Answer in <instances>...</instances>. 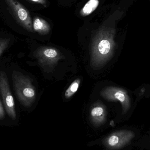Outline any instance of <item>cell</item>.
<instances>
[{
  "label": "cell",
  "mask_w": 150,
  "mask_h": 150,
  "mask_svg": "<svg viewBox=\"0 0 150 150\" xmlns=\"http://www.w3.org/2000/svg\"><path fill=\"white\" fill-rule=\"evenodd\" d=\"M115 30L103 27L93 38L91 47L92 64L96 67L106 63L112 56L115 47Z\"/></svg>",
  "instance_id": "1"
},
{
  "label": "cell",
  "mask_w": 150,
  "mask_h": 150,
  "mask_svg": "<svg viewBox=\"0 0 150 150\" xmlns=\"http://www.w3.org/2000/svg\"><path fill=\"white\" fill-rule=\"evenodd\" d=\"M13 87L20 103L24 106H30L36 98V91L30 79L18 71L12 74Z\"/></svg>",
  "instance_id": "2"
},
{
  "label": "cell",
  "mask_w": 150,
  "mask_h": 150,
  "mask_svg": "<svg viewBox=\"0 0 150 150\" xmlns=\"http://www.w3.org/2000/svg\"><path fill=\"white\" fill-rule=\"evenodd\" d=\"M135 137V134L129 130H122L112 133L104 140L106 147L111 150H117L124 148Z\"/></svg>",
  "instance_id": "3"
},
{
  "label": "cell",
  "mask_w": 150,
  "mask_h": 150,
  "mask_svg": "<svg viewBox=\"0 0 150 150\" xmlns=\"http://www.w3.org/2000/svg\"><path fill=\"white\" fill-rule=\"evenodd\" d=\"M100 95L108 101H119L121 104L123 113H127L131 106V102L127 93L124 89L114 86H109L103 89Z\"/></svg>",
  "instance_id": "4"
},
{
  "label": "cell",
  "mask_w": 150,
  "mask_h": 150,
  "mask_svg": "<svg viewBox=\"0 0 150 150\" xmlns=\"http://www.w3.org/2000/svg\"><path fill=\"white\" fill-rule=\"evenodd\" d=\"M18 22L25 29L30 32H33V23L29 11L24 6L16 0H5Z\"/></svg>",
  "instance_id": "5"
},
{
  "label": "cell",
  "mask_w": 150,
  "mask_h": 150,
  "mask_svg": "<svg viewBox=\"0 0 150 150\" xmlns=\"http://www.w3.org/2000/svg\"><path fill=\"white\" fill-rule=\"evenodd\" d=\"M0 92L6 111L10 116L15 118V102L10 89L8 77L4 72H0Z\"/></svg>",
  "instance_id": "6"
},
{
  "label": "cell",
  "mask_w": 150,
  "mask_h": 150,
  "mask_svg": "<svg viewBox=\"0 0 150 150\" xmlns=\"http://www.w3.org/2000/svg\"><path fill=\"white\" fill-rule=\"evenodd\" d=\"M35 55L41 65L49 67L56 65L62 58L59 51L51 47L39 48L35 52Z\"/></svg>",
  "instance_id": "7"
},
{
  "label": "cell",
  "mask_w": 150,
  "mask_h": 150,
  "mask_svg": "<svg viewBox=\"0 0 150 150\" xmlns=\"http://www.w3.org/2000/svg\"><path fill=\"white\" fill-rule=\"evenodd\" d=\"M106 117L105 107L101 103L94 104L90 112V118L92 122L96 126L102 125L105 121Z\"/></svg>",
  "instance_id": "8"
},
{
  "label": "cell",
  "mask_w": 150,
  "mask_h": 150,
  "mask_svg": "<svg viewBox=\"0 0 150 150\" xmlns=\"http://www.w3.org/2000/svg\"><path fill=\"white\" fill-rule=\"evenodd\" d=\"M33 30L41 35H45L48 33L51 30L50 25L45 19L35 17L33 23Z\"/></svg>",
  "instance_id": "9"
},
{
  "label": "cell",
  "mask_w": 150,
  "mask_h": 150,
  "mask_svg": "<svg viewBox=\"0 0 150 150\" xmlns=\"http://www.w3.org/2000/svg\"><path fill=\"white\" fill-rule=\"evenodd\" d=\"M99 4V0H89L80 11L82 16H86L93 12Z\"/></svg>",
  "instance_id": "10"
},
{
  "label": "cell",
  "mask_w": 150,
  "mask_h": 150,
  "mask_svg": "<svg viewBox=\"0 0 150 150\" xmlns=\"http://www.w3.org/2000/svg\"><path fill=\"white\" fill-rule=\"evenodd\" d=\"M80 82V79H77L72 83L65 92V96L66 98H69L76 93L79 87Z\"/></svg>",
  "instance_id": "11"
},
{
  "label": "cell",
  "mask_w": 150,
  "mask_h": 150,
  "mask_svg": "<svg viewBox=\"0 0 150 150\" xmlns=\"http://www.w3.org/2000/svg\"><path fill=\"white\" fill-rule=\"evenodd\" d=\"M10 42V39H0V56L7 49Z\"/></svg>",
  "instance_id": "12"
},
{
  "label": "cell",
  "mask_w": 150,
  "mask_h": 150,
  "mask_svg": "<svg viewBox=\"0 0 150 150\" xmlns=\"http://www.w3.org/2000/svg\"><path fill=\"white\" fill-rule=\"evenodd\" d=\"M33 2L37 3L40 4H42V5H45L47 4L46 0H30Z\"/></svg>",
  "instance_id": "13"
},
{
  "label": "cell",
  "mask_w": 150,
  "mask_h": 150,
  "mask_svg": "<svg viewBox=\"0 0 150 150\" xmlns=\"http://www.w3.org/2000/svg\"><path fill=\"white\" fill-rule=\"evenodd\" d=\"M4 115V111L3 107L0 100V118L3 117Z\"/></svg>",
  "instance_id": "14"
}]
</instances>
